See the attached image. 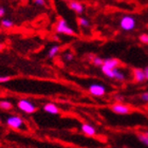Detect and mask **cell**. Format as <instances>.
Returning a JSON list of instances; mask_svg holds the SVG:
<instances>
[{
	"label": "cell",
	"instance_id": "obj_1",
	"mask_svg": "<svg viewBox=\"0 0 148 148\" xmlns=\"http://www.w3.org/2000/svg\"><path fill=\"white\" fill-rule=\"evenodd\" d=\"M5 124L8 125V127L14 130H22L25 129V120L21 116L16 115V114H13V115H10V116L6 117Z\"/></svg>",
	"mask_w": 148,
	"mask_h": 148
},
{
	"label": "cell",
	"instance_id": "obj_2",
	"mask_svg": "<svg viewBox=\"0 0 148 148\" xmlns=\"http://www.w3.org/2000/svg\"><path fill=\"white\" fill-rule=\"evenodd\" d=\"M17 107L25 114H33L37 111V107L34 103L27 99H20L17 102Z\"/></svg>",
	"mask_w": 148,
	"mask_h": 148
},
{
	"label": "cell",
	"instance_id": "obj_3",
	"mask_svg": "<svg viewBox=\"0 0 148 148\" xmlns=\"http://www.w3.org/2000/svg\"><path fill=\"white\" fill-rule=\"evenodd\" d=\"M55 31L57 34L69 35V36H75V35H76L75 31H74L72 28H70L68 25V22L62 18L57 20V23H56V27H55Z\"/></svg>",
	"mask_w": 148,
	"mask_h": 148
},
{
	"label": "cell",
	"instance_id": "obj_4",
	"mask_svg": "<svg viewBox=\"0 0 148 148\" xmlns=\"http://www.w3.org/2000/svg\"><path fill=\"white\" fill-rule=\"evenodd\" d=\"M136 25V20L131 15H124L120 20V28L123 31H132Z\"/></svg>",
	"mask_w": 148,
	"mask_h": 148
},
{
	"label": "cell",
	"instance_id": "obj_5",
	"mask_svg": "<svg viewBox=\"0 0 148 148\" xmlns=\"http://www.w3.org/2000/svg\"><path fill=\"white\" fill-rule=\"evenodd\" d=\"M88 90H89V93L91 95L96 96V97H102L106 94V87L99 83L91 84Z\"/></svg>",
	"mask_w": 148,
	"mask_h": 148
},
{
	"label": "cell",
	"instance_id": "obj_6",
	"mask_svg": "<svg viewBox=\"0 0 148 148\" xmlns=\"http://www.w3.org/2000/svg\"><path fill=\"white\" fill-rule=\"evenodd\" d=\"M110 109L112 110V112L120 114V115H126V114H129L131 112V108L129 106L125 105L123 103H115L111 106Z\"/></svg>",
	"mask_w": 148,
	"mask_h": 148
},
{
	"label": "cell",
	"instance_id": "obj_7",
	"mask_svg": "<svg viewBox=\"0 0 148 148\" xmlns=\"http://www.w3.org/2000/svg\"><path fill=\"white\" fill-rule=\"evenodd\" d=\"M121 62L117 58H106L104 59V64L101 67L102 71H105V70H113V69H116L119 66H120Z\"/></svg>",
	"mask_w": 148,
	"mask_h": 148
},
{
	"label": "cell",
	"instance_id": "obj_8",
	"mask_svg": "<svg viewBox=\"0 0 148 148\" xmlns=\"http://www.w3.org/2000/svg\"><path fill=\"white\" fill-rule=\"evenodd\" d=\"M68 8L71 11H73L74 13H76L77 15H82L85 11V6H84L83 3H80L79 1H76V0L68 1Z\"/></svg>",
	"mask_w": 148,
	"mask_h": 148
},
{
	"label": "cell",
	"instance_id": "obj_9",
	"mask_svg": "<svg viewBox=\"0 0 148 148\" xmlns=\"http://www.w3.org/2000/svg\"><path fill=\"white\" fill-rule=\"evenodd\" d=\"M80 130H82V132L87 136H96V129L94 128V126L91 125V124L83 123L82 125H80Z\"/></svg>",
	"mask_w": 148,
	"mask_h": 148
},
{
	"label": "cell",
	"instance_id": "obj_10",
	"mask_svg": "<svg viewBox=\"0 0 148 148\" xmlns=\"http://www.w3.org/2000/svg\"><path fill=\"white\" fill-rule=\"evenodd\" d=\"M43 111L45 112H47V113L49 114H59L60 113V109L58 108V106L55 105L54 103H47V104H45L42 107Z\"/></svg>",
	"mask_w": 148,
	"mask_h": 148
},
{
	"label": "cell",
	"instance_id": "obj_11",
	"mask_svg": "<svg viewBox=\"0 0 148 148\" xmlns=\"http://www.w3.org/2000/svg\"><path fill=\"white\" fill-rule=\"evenodd\" d=\"M133 79L136 83H143L146 80V76H145V72L143 69L140 68H136L133 70Z\"/></svg>",
	"mask_w": 148,
	"mask_h": 148
},
{
	"label": "cell",
	"instance_id": "obj_12",
	"mask_svg": "<svg viewBox=\"0 0 148 148\" xmlns=\"http://www.w3.org/2000/svg\"><path fill=\"white\" fill-rule=\"evenodd\" d=\"M90 62H92V65L95 66V67H102L103 64H104V59L99 56L90 55Z\"/></svg>",
	"mask_w": 148,
	"mask_h": 148
},
{
	"label": "cell",
	"instance_id": "obj_13",
	"mask_svg": "<svg viewBox=\"0 0 148 148\" xmlns=\"http://www.w3.org/2000/svg\"><path fill=\"white\" fill-rule=\"evenodd\" d=\"M13 104L10 101H6V99H1L0 101V109L4 111H10L13 109Z\"/></svg>",
	"mask_w": 148,
	"mask_h": 148
},
{
	"label": "cell",
	"instance_id": "obj_14",
	"mask_svg": "<svg viewBox=\"0 0 148 148\" xmlns=\"http://www.w3.org/2000/svg\"><path fill=\"white\" fill-rule=\"evenodd\" d=\"M126 78V75L123 73V72L119 70V68L113 69V79H116L119 82H123Z\"/></svg>",
	"mask_w": 148,
	"mask_h": 148
},
{
	"label": "cell",
	"instance_id": "obj_15",
	"mask_svg": "<svg viewBox=\"0 0 148 148\" xmlns=\"http://www.w3.org/2000/svg\"><path fill=\"white\" fill-rule=\"evenodd\" d=\"M60 51V47L59 46H53L50 48L49 52H48V56H49V58H54L57 54L59 53Z\"/></svg>",
	"mask_w": 148,
	"mask_h": 148
},
{
	"label": "cell",
	"instance_id": "obj_16",
	"mask_svg": "<svg viewBox=\"0 0 148 148\" xmlns=\"http://www.w3.org/2000/svg\"><path fill=\"white\" fill-rule=\"evenodd\" d=\"M0 25H1V27H2L3 29H11L14 27V22H13V20H11V19L3 18L2 20H1V22H0Z\"/></svg>",
	"mask_w": 148,
	"mask_h": 148
},
{
	"label": "cell",
	"instance_id": "obj_17",
	"mask_svg": "<svg viewBox=\"0 0 148 148\" xmlns=\"http://www.w3.org/2000/svg\"><path fill=\"white\" fill-rule=\"evenodd\" d=\"M78 25H79V27H82V28H89L90 27V22L89 20L87 18H85V17H83V16H80V17H78Z\"/></svg>",
	"mask_w": 148,
	"mask_h": 148
},
{
	"label": "cell",
	"instance_id": "obj_18",
	"mask_svg": "<svg viewBox=\"0 0 148 148\" xmlns=\"http://www.w3.org/2000/svg\"><path fill=\"white\" fill-rule=\"evenodd\" d=\"M138 139H139L140 142H142L144 145L148 146V134H146L145 132L139 133V134H138Z\"/></svg>",
	"mask_w": 148,
	"mask_h": 148
},
{
	"label": "cell",
	"instance_id": "obj_19",
	"mask_svg": "<svg viewBox=\"0 0 148 148\" xmlns=\"http://www.w3.org/2000/svg\"><path fill=\"white\" fill-rule=\"evenodd\" d=\"M62 58H64L65 62H71L74 59V54L72 52H66L64 54V56H62Z\"/></svg>",
	"mask_w": 148,
	"mask_h": 148
},
{
	"label": "cell",
	"instance_id": "obj_20",
	"mask_svg": "<svg viewBox=\"0 0 148 148\" xmlns=\"http://www.w3.org/2000/svg\"><path fill=\"white\" fill-rule=\"evenodd\" d=\"M140 41L143 43H146V45H148V34H142L140 35Z\"/></svg>",
	"mask_w": 148,
	"mask_h": 148
},
{
	"label": "cell",
	"instance_id": "obj_21",
	"mask_svg": "<svg viewBox=\"0 0 148 148\" xmlns=\"http://www.w3.org/2000/svg\"><path fill=\"white\" fill-rule=\"evenodd\" d=\"M11 79H12V77L10 76V75H3V76H0V84L10 82Z\"/></svg>",
	"mask_w": 148,
	"mask_h": 148
},
{
	"label": "cell",
	"instance_id": "obj_22",
	"mask_svg": "<svg viewBox=\"0 0 148 148\" xmlns=\"http://www.w3.org/2000/svg\"><path fill=\"white\" fill-rule=\"evenodd\" d=\"M33 2H34L36 5H39V6H46L47 5L46 0H33Z\"/></svg>",
	"mask_w": 148,
	"mask_h": 148
},
{
	"label": "cell",
	"instance_id": "obj_23",
	"mask_svg": "<svg viewBox=\"0 0 148 148\" xmlns=\"http://www.w3.org/2000/svg\"><path fill=\"white\" fill-rule=\"evenodd\" d=\"M140 99H141V101H143V102L148 103V92H144L143 94H141V95H140Z\"/></svg>",
	"mask_w": 148,
	"mask_h": 148
},
{
	"label": "cell",
	"instance_id": "obj_24",
	"mask_svg": "<svg viewBox=\"0 0 148 148\" xmlns=\"http://www.w3.org/2000/svg\"><path fill=\"white\" fill-rule=\"evenodd\" d=\"M114 99L117 101V103H122V101H124V97L122 95H115L114 96Z\"/></svg>",
	"mask_w": 148,
	"mask_h": 148
},
{
	"label": "cell",
	"instance_id": "obj_25",
	"mask_svg": "<svg viewBox=\"0 0 148 148\" xmlns=\"http://www.w3.org/2000/svg\"><path fill=\"white\" fill-rule=\"evenodd\" d=\"M4 14H5V10L3 9L2 6H0V18H1L2 16H4Z\"/></svg>",
	"mask_w": 148,
	"mask_h": 148
},
{
	"label": "cell",
	"instance_id": "obj_26",
	"mask_svg": "<svg viewBox=\"0 0 148 148\" xmlns=\"http://www.w3.org/2000/svg\"><path fill=\"white\" fill-rule=\"evenodd\" d=\"M144 72H145V76H146V79L148 80V67H146V68L144 69Z\"/></svg>",
	"mask_w": 148,
	"mask_h": 148
},
{
	"label": "cell",
	"instance_id": "obj_27",
	"mask_svg": "<svg viewBox=\"0 0 148 148\" xmlns=\"http://www.w3.org/2000/svg\"><path fill=\"white\" fill-rule=\"evenodd\" d=\"M3 49H4V46H3L2 43H0V51H2Z\"/></svg>",
	"mask_w": 148,
	"mask_h": 148
},
{
	"label": "cell",
	"instance_id": "obj_28",
	"mask_svg": "<svg viewBox=\"0 0 148 148\" xmlns=\"http://www.w3.org/2000/svg\"><path fill=\"white\" fill-rule=\"evenodd\" d=\"M62 1H70V0H62Z\"/></svg>",
	"mask_w": 148,
	"mask_h": 148
},
{
	"label": "cell",
	"instance_id": "obj_29",
	"mask_svg": "<svg viewBox=\"0 0 148 148\" xmlns=\"http://www.w3.org/2000/svg\"><path fill=\"white\" fill-rule=\"evenodd\" d=\"M145 133H146V134H148V131H146V132H145Z\"/></svg>",
	"mask_w": 148,
	"mask_h": 148
},
{
	"label": "cell",
	"instance_id": "obj_30",
	"mask_svg": "<svg viewBox=\"0 0 148 148\" xmlns=\"http://www.w3.org/2000/svg\"><path fill=\"white\" fill-rule=\"evenodd\" d=\"M0 124H1V119H0Z\"/></svg>",
	"mask_w": 148,
	"mask_h": 148
}]
</instances>
